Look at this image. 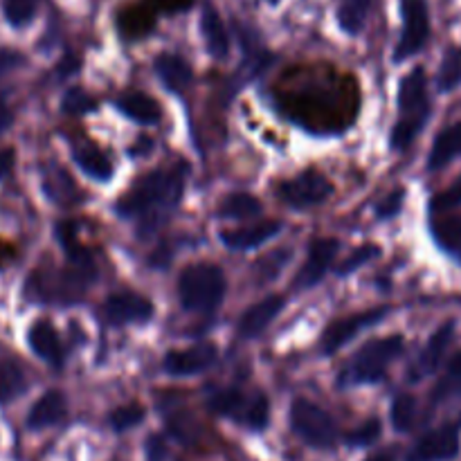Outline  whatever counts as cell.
<instances>
[{"mask_svg":"<svg viewBox=\"0 0 461 461\" xmlns=\"http://www.w3.org/2000/svg\"><path fill=\"white\" fill-rule=\"evenodd\" d=\"M279 111L313 133H340L360 111L354 77L331 66H297L284 72L277 90Z\"/></svg>","mask_w":461,"mask_h":461,"instance_id":"6da1fadb","label":"cell"},{"mask_svg":"<svg viewBox=\"0 0 461 461\" xmlns=\"http://www.w3.org/2000/svg\"><path fill=\"white\" fill-rule=\"evenodd\" d=\"M185 167L156 169L142 176L117 203V214L158 223L160 214L174 210L185 192Z\"/></svg>","mask_w":461,"mask_h":461,"instance_id":"7a4b0ae2","label":"cell"},{"mask_svg":"<svg viewBox=\"0 0 461 461\" xmlns=\"http://www.w3.org/2000/svg\"><path fill=\"white\" fill-rule=\"evenodd\" d=\"M430 117L428 81L423 68H414L399 86V117L390 133L392 151H405L417 140Z\"/></svg>","mask_w":461,"mask_h":461,"instance_id":"3957f363","label":"cell"},{"mask_svg":"<svg viewBox=\"0 0 461 461\" xmlns=\"http://www.w3.org/2000/svg\"><path fill=\"white\" fill-rule=\"evenodd\" d=\"M228 279L216 264H194L180 273L178 297L189 313L212 315L223 304Z\"/></svg>","mask_w":461,"mask_h":461,"instance_id":"277c9868","label":"cell"},{"mask_svg":"<svg viewBox=\"0 0 461 461\" xmlns=\"http://www.w3.org/2000/svg\"><path fill=\"white\" fill-rule=\"evenodd\" d=\"M207 408L216 417L230 419L252 432H261L270 423V401L264 392H246L241 387H221L212 392Z\"/></svg>","mask_w":461,"mask_h":461,"instance_id":"5b68a950","label":"cell"},{"mask_svg":"<svg viewBox=\"0 0 461 461\" xmlns=\"http://www.w3.org/2000/svg\"><path fill=\"white\" fill-rule=\"evenodd\" d=\"M403 336H385L360 347L340 374L342 385H372L385 378L390 365L403 354Z\"/></svg>","mask_w":461,"mask_h":461,"instance_id":"8992f818","label":"cell"},{"mask_svg":"<svg viewBox=\"0 0 461 461\" xmlns=\"http://www.w3.org/2000/svg\"><path fill=\"white\" fill-rule=\"evenodd\" d=\"M90 279L77 273L75 268L66 266L61 270L41 268L27 279V297L48 304H75L88 291Z\"/></svg>","mask_w":461,"mask_h":461,"instance_id":"52a82bcc","label":"cell"},{"mask_svg":"<svg viewBox=\"0 0 461 461\" xmlns=\"http://www.w3.org/2000/svg\"><path fill=\"white\" fill-rule=\"evenodd\" d=\"M291 428L311 448H331L338 430L329 412L306 399H295L291 405Z\"/></svg>","mask_w":461,"mask_h":461,"instance_id":"ba28073f","label":"cell"},{"mask_svg":"<svg viewBox=\"0 0 461 461\" xmlns=\"http://www.w3.org/2000/svg\"><path fill=\"white\" fill-rule=\"evenodd\" d=\"M333 194V185L322 171L306 169L300 171L293 178L284 180L277 187V196L284 205L293 207V210H309V207H318L329 201Z\"/></svg>","mask_w":461,"mask_h":461,"instance_id":"9c48e42d","label":"cell"},{"mask_svg":"<svg viewBox=\"0 0 461 461\" xmlns=\"http://www.w3.org/2000/svg\"><path fill=\"white\" fill-rule=\"evenodd\" d=\"M401 16H403V32L396 43L394 61H405L419 54L430 39L428 0H401Z\"/></svg>","mask_w":461,"mask_h":461,"instance_id":"30bf717a","label":"cell"},{"mask_svg":"<svg viewBox=\"0 0 461 461\" xmlns=\"http://www.w3.org/2000/svg\"><path fill=\"white\" fill-rule=\"evenodd\" d=\"M385 315L387 309H367L360 311V313L347 315V318L333 320L327 327V331L322 333V338H320V349H322L324 356L336 354L342 347L349 345L356 336H360L367 329L376 327Z\"/></svg>","mask_w":461,"mask_h":461,"instance_id":"8fae6325","label":"cell"},{"mask_svg":"<svg viewBox=\"0 0 461 461\" xmlns=\"http://www.w3.org/2000/svg\"><path fill=\"white\" fill-rule=\"evenodd\" d=\"M216 360H219V349L214 345H210V342H201V345L187 347V349L169 351L165 356L162 369L169 376L187 378L207 372L212 365H216Z\"/></svg>","mask_w":461,"mask_h":461,"instance_id":"7c38bea8","label":"cell"},{"mask_svg":"<svg viewBox=\"0 0 461 461\" xmlns=\"http://www.w3.org/2000/svg\"><path fill=\"white\" fill-rule=\"evenodd\" d=\"M340 252V241L331 237H320L315 241H311L309 255H306V261L302 264L300 273H297L293 286L295 288H313L324 275L331 268L333 259Z\"/></svg>","mask_w":461,"mask_h":461,"instance_id":"4fadbf2b","label":"cell"},{"mask_svg":"<svg viewBox=\"0 0 461 461\" xmlns=\"http://www.w3.org/2000/svg\"><path fill=\"white\" fill-rule=\"evenodd\" d=\"M104 315L111 324H144L153 318V302L140 293H115L104 302Z\"/></svg>","mask_w":461,"mask_h":461,"instance_id":"5bb4252c","label":"cell"},{"mask_svg":"<svg viewBox=\"0 0 461 461\" xmlns=\"http://www.w3.org/2000/svg\"><path fill=\"white\" fill-rule=\"evenodd\" d=\"M459 423H446V426L430 430L414 450V461H446L459 453Z\"/></svg>","mask_w":461,"mask_h":461,"instance_id":"9a60e30c","label":"cell"},{"mask_svg":"<svg viewBox=\"0 0 461 461\" xmlns=\"http://www.w3.org/2000/svg\"><path fill=\"white\" fill-rule=\"evenodd\" d=\"M284 306H286V300L282 295H268L261 302H257L239 320V336L243 340H255V338H259L277 320Z\"/></svg>","mask_w":461,"mask_h":461,"instance_id":"2e32d148","label":"cell"},{"mask_svg":"<svg viewBox=\"0 0 461 461\" xmlns=\"http://www.w3.org/2000/svg\"><path fill=\"white\" fill-rule=\"evenodd\" d=\"M453 336H455L453 322L444 324V327H439L435 333H432L428 345L423 347V351L419 354L417 365L410 369V381H421V378L430 376V374H435L437 369H439L441 360H444L446 351H448L450 342H453Z\"/></svg>","mask_w":461,"mask_h":461,"instance_id":"e0dca14e","label":"cell"},{"mask_svg":"<svg viewBox=\"0 0 461 461\" xmlns=\"http://www.w3.org/2000/svg\"><path fill=\"white\" fill-rule=\"evenodd\" d=\"M57 239L61 243L63 252H66V259L70 268H75L77 273H81L84 277H88L90 282H95L97 277V266H95L93 255L81 246L79 237H77V228L72 221H61L57 223Z\"/></svg>","mask_w":461,"mask_h":461,"instance_id":"ac0fdd59","label":"cell"},{"mask_svg":"<svg viewBox=\"0 0 461 461\" xmlns=\"http://www.w3.org/2000/svg\"><path fill=\"white\" fill-rule=\"evenodd\" d=\"M117 32L124 41H140L156 30V12L147 3H131L117 12Z\"/></svg>","mask_w":461,"mask_h":461,"instance_id":"d6986e66","label":"cell"},{"mask_svg":"<svg viewBox=\"0 0 461 461\" xmlns=\"http://www.w3.org/2000/svg\"><path fill=\"white\" fill-rule=\"evenodd\" d=\"M27 342H30V349L34 351L41 360H45V363L52 365V367H61V338H59L57 329H54L48 320H36V322L32 324L30 331H27Z\"/></svg>","mask_w":461,"mask_h":461,"instance_id":"ffe728a7","label":"cell"},{"mask_svg":"<svg viewBox=\"0 0 461 461\" xmlns=\"http://www.w3.org/2000/svg\"><path fill=\"white\" fill-rule=\"evenodd\" d=\"M72 160L77 162V167H79L88 178L99 180V183H108V180L113 178V169H115V167H113L111 156H108L106 151H102L95 142H88V140L77 142L75 147H72Z\"/></svg>","mask_w":461,"mask_h":461,"instance_id":"44dd1931","label":"cell"},{"mask_svg":"<svg viewBox=\"0 0 461 461\" xmlns=\"http://www.w3.org/2000/svg\"><path fill=\"white\" fill-rule=\"evenodd\" d=\"M68 414V401L59 390H50L32 405L27 414V428L30 430H45L50 426H57Z\"/></svg>","mask_w":461,"mask_h":461,"instance_id":"7402d4cb","label":"cell"},{"mask_svg":"<svg viewBox=\"0 0 461 461\" xmlns=\"http://www.w3.org/2000/svg\"><path fill=\"white\" fill-rule=\"evenodd\" d=\"M282 223L279 221H261V223L248 225V228L232 230V232H223V243L230 250H252V248L264 246L266 241H270L273 237H277Z\"/></svg>","mask_w":461,"mask_h":461,"instance_id":"603a6c76","label":"cell"},{"mask_svg":"<svg viewBox=\"0 0 461 461\" xmlns=\"http://www.w3.org/2000/svg\"><path fill=\"white\" fill-rule=\"evenodd\" d=\"M153 68H156L158 79H160L162 84H165V88L171 90V93H183V90L192 84V66H189L183 57H178V54H160V57L156 59V63H153Z\"/></svg>","mask_w":461,"mask_h":461,"instance_id":"cb8c5ba5","label":"cell"},{"mask_svg":"<svg viewBox=\"0 0 461 461\" xmlns=\"http://www.w3.org/2000/svg\"><path fill=\"white\" fill-rule=\"evenodd\" d=\"M43 192L48 194L50 201L57 205H75L81 201V192L77 189L75 180L57 165H48L43 169Z\"/></svg>","mask_w":461,"mask_h":461,"instance_id":"d4e9b609","label":"cell"},{"mask_svg":"<svg viewBox=\"0 0 461 461\" xmlns=\"http://www.w3.org/2000/svg\"><path fill=\"white\" fill-rule=\"evenodd\" d=\"M117 108L126 117L138 122V124H156L162 117V111L156 99L147 93H138V90H129V93L120 95L117 97Z\"/></svg>","mask_w":461,"mask_h":461,"instance_id":"484cf974","label":"cell"},{"mask_svg":"<svg viewBox=\"0 0 461 461\" xmlns=\"http://www.w3.org/2000/svg\"><path fill=\"white\" fill-rule=\"evenodd\" d=\"M201 32L205 39L207 52L214 59H225L230 52V36L225 30L223 21H221L219 12L212 5H205L201 14Z\"/></svg>","mask_w":461,"mask_h":461,"instance_id":"4316f807","label":"cell"},{"mask_svg":"<svg viewBox=\"0 0 461 461\" xmlns=\"http://www.w3.org/2000/svg\"><path fill=\"white\" fill-rule=\"evenodd\" d=\"M461 156V122L448 126L435 138L432 151L428 156V169L439 171Z\"/></svg>","mask_w":461,"mask_h":461,"instance_id":"83f0119b","label":"cell"},{"mask_svg":"<svg viewBox=\"0 0 461 461\" xmlns=\"http://www.w3.org/2000/svg\"><path fill=\"white\" fill-rule=\"evenodd\" d=\"M261 210H264V205H261L259 198L252 196V194L237 192V194H228V196L219 203V207H216V216H219V219H232V221H250V219H257V216L261 214Z\"/></svg>","mask_w":461,"mask_h":461,"instance_id":"f1b7e54d","label":"cell"},{"mask_svg":"<svg viewBox=\"0 0 461 461\" xmlns=\"http://www.w3.org/2000/svg\"><path fill=\"white\" fill-rule=\"evenodd\" d=\"M27 390V376L16 360L0 358V405L16 401Z\"/></svg>","mask_w":461,"mask_h":461,"instance_id":"f546056e","label":"cell"},{"mask_svg":"<svg viewBox=\"0 0 461 461\" xmlns=\"http://www.w3.org/2000/svg\"><path fill=\"white\" fill-rule=\"evenodd\" d=\"M372 0H338V25L349 36L360 34L367 23Z\"/></svg>","mask_w":461,"mask_h":461,"instance_id":"4dcf8cb0","label":"cell"},{"mask_svg":"<svg viewBox=\"0 0 461 461\" xmlns=\"http://www.w3.org/2000/svg\"><path fill=\"white\" fill-rule=\"evenodd\" d=\"M435 241L446 250H461V214L435 216L430 223Z\"/></svg>","mask_w":461,"mask_h":461,"instance_id":"1f68e13d","label":"cell"},{"mask_svg":"<svg viewBox=\"0 0 461 461\" xmlns=\"http://www.w3.org/2000/svg\"><path fill=\"white\" fill-rule=\"evenodd\" d=\"M461 394V351L450 360L448 369L432 390V403H444Z\"/></svg>","mask_w":461,"mask_h":461,"instance_id":"d6a6232c","label":"cell"},{"mask_svg":"<svg viewBox=\"0 0 461 461\" xmlns=\"http://www.w3.org/2000/svg\"><path fill=\"white\" fill-rule=\"evenodd\" d=\"M390 419L394 430L410 432L412 430L414 421H417V401H414L410 394H399L394 401H392Z\"/></svg>","mask_w":461,"mask_h":461,"instance_id":"836d02e7","label":"cell"},{"mask_svg":"<svg viewBox=\"0 0 461 461\" xmlns=\"http://www.w3.org/2000/svg\"><path fill=\"white\" fill-rule=\"evenodd\" d=\"M39 0H3V16L12 27L30 25L36 16Z\"/></svg>","mask_w":461,"mask_h":461,"instance_id":"e575fe53","label":"cell"},{"mask_svg":"<svg viewBox=\"0 0 461 461\" xmlns=\"http://www.w3.org/2000/svg\"><path fill=\"white\" fill-rule=\"evenodd\" d=\"M144 417H147V410H144V405L129 403V405H122V408L113 410L108 423H111V428L115 432H126V430H133L135 426H140V423L144 421Z\"/></svg>","mask_w":461,"mask_h":461,"instance_id":"d590c367","label":"cell"},{"mask_svg":"<svg viewBox=\"0 0 461 461\" xmlns=\"http://www.w3.org/2000/svg\"><path fill=\"white\" fill-rule=\"evenodd\" d=\"M461 84V48H453L446 52L444 63L439 70V88L453 90Z\"/></svg>","mask_w":461,"mask_h":461,"instance_id":"8d00e7d4","label":"cell"},{"mask_svg":"<svg viewBox=\"0 0 461 461\" xmlns=\"http://www.w3.org/2000/svg\"><path fill=\"white\" fill-rule=\"evenodd\" d=\"M381 428L383 426L378 419H367V421L360 423L358 428H354V430L345 437V441L351 446V448H367V446L376 444L378 441V437H381Z\"/></svg>","mask_w":461,"mask_h":461,"instance_id":"74e56055","label":"cell"},{"mask_svg":"<svg viewBox=\"0 0 461 461\" xmlns=\"http://www.w3.org/2000/svg\"><path fill=\"white\" fill-rule=\"evenodd\" d=\"M61 108L68 115H84V113L95 111V108H97V102H95V97H90L84 88H70L63 95Z\"/></svg>","mask_w":461,"mask_h":461,"instance_id":"f35d334b","label":"cell"},{"mask_svg":"<svg viewBox=\"0 0 461 461\" xmlns=\"http://www.w3.org/2000/svg\"><path fill=\"white\" fill-rule=\"evenodd\" d=\"M459 205H461V176L453 185H450V187H446L444 192H439L435 198H432L430 210L432 214L441 216V214H448L450 210H455V207Z\"/></svg>","mask_w":461,"mask_h":461,"instance_id":"ab89813d","label":"cell"},{"mask_svg":"<svg viewBox=\"0 0 461 461\" xmlns=\"http://www.w3.org/2000/svg\"><path fill=\"white\" fill-rule=\"evenodd\" d=\"M378 255H381V248H378V246H363V248H358V250H356V252H351L349 259L342 261L340 268H338V275H342V277H345V275H349V273H354V270H358L360 266L369 264V261H372L374 257H378Z\"/></svg>","mask_w":461,"mask_h":461,"instance_id":"60d3db41","label":"cell"},{"mask_svg":"<svg viewBox=\"0 0 461 461\" xmlns=\"http://www.w3.org/2000/svg\"><path fill=\"white\" fill-rule=\"evenodd\" d=\"M403 201H405V189H396V192L387 194L385 201H381L376 205V214L378 219H392V216H396L401 212V207H403Z\"/></svg>","mask_w":461,"mask_h":461,"instance_id":"b9f144b4","label":"cell"},{"mask_svg":"<svg viewBox=\"0 0 461 461\" xmlns=\"http://www.w3.org/2000/svg\"><path fill=\"white\" fill-rule=\"evenodd\" d=\"M149 7L156 14H165V16H174V14H183L192 9L194 0H144Z\"/></svg>","mask_w":461,"mask_h":461,"instance_id":"7bdbcfd3","label":"cell"},{"mask_svg":"<svg viewBox=\"0 0 461 461\" xmlns=\"http://www.w3.org/2000/svg\"><path fill=\"white\" fill-rule=\"evenodd\" d=\"M23 63H25V59H23L21 52H16V50H0V79L7 77L12 70H16L18 66H23Z\"/></svg>","mask_w":461,"mask_h":461,"instance_id":"ee69618b","label":"cell"},{"mask_svg":"<svg viewBox=\"0 0 461 461\" xmlns=\"http://www.w3.org/2000/svg\"><path fill=\"white\" fill-rule=\"evenodd\" d=\"M144 453H147V461H165V441L158 435H151L147 439V444H144Z\"/></svg>","mask_w":461,"mask_h":461,"instance_id":"f6af8a7d","label":"cell"},{"mask_svg":"<svg viewBox=\"0 0 461 461\" xmlns=\"http://www.w3.org/2000/svg\"><path fill=\"white\" fill-rule=\"evenodd\" d=\"M14 169V151L12 149H0V180L5 178V176L12 174Z\"/></svg>","mask_w":461,"mask_h":461,"instance_id":"bcb514c9","label":"cell"},{"mask_svg":"<svg viewBox=\"0 0 461 461\" xmlns=\"http://www.w3.org/2000/svg\"><path fill=\"white\" fill-rule=\"evenodd\" d=\"M12 122H14L12 108H9L7 104L0 99V133H5V131L9 129V126H12Z\"/></svg>","mask_w":461,"mask_h":461,"instance_id":"7dc6e473","label":"cell"},{"mask_svg":"<svg viewBox=\"0 0 461 461\" xmlns=\"http://www.w3.org/2000/svg\"><path fill=\"white\" fill-rule=\"evenodd\" d=\"M9 257H14V248H9V246H0V268H3L5 261H7Z\"/></svg>","mask_w":461,"mask_h":461,"instance_id":"c3c4849f","label":"cell"},{"mask_svg":"<svg viewBox=\"0 0 461 461\" xmlns=\"http://www.w3.org/2000/svg\"><path fill=\"white\" fill-rule=\"evenodd\" d=\"M365 461H394V459H392L390 453H376V455H372V457H367Z\"/></svg>","mask_w":461,"mask_h":461,"instance_id":"681fc988","label":"cell"},{"mask_svg":"<svg viewBox=\"0 0 461 461\" xmlns=\"http://www.w3.org/2000/svg\"><path fill=\"white\" fill-rule=\"evenodd\" d=\"M266 3H270V5H277L279 0H266Z\"/></svg>","mask_w":461,"mask_h":461,"instance_id":"f907efd6","label":"cell"},{"mask_svg":"<svg viewBox=\"0 0 461 461\" xmlns=\"http://www.w3.org/2000/svg\"><path fill=\"white\" fill-rule=\"evenodd\" d=\"M459 259H461V257H459Z\"/></svg>","mask_w":461,"mask_h":461,"instance_id":"816d5d0a","label":"cell"}]
</instances>
